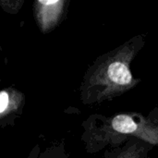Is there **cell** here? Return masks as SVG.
Returning <instances> with one entry per match:
<instances>
[{"label":"cell","instance_id":"52a82bcc","mask_svg":"<svg viewBox=\"0 0 158 158\" xmlns=\"http://www.w3.org/2000/svg\"><path fill=\"white\" fill-rule=\"evenodd\" d=\"M24 4V0H1L0 5L2 8L9 14H17Z\"/></svg>","mask_w":158,"mask_h":158},{"label":"cell","instance_id":"277c9868","mask_svg":"<svg viewBox=\"0 0 158 158\" xmlns=\"http://www.w3.org/2000/svg\"><path fill=\"white\" fill-rule=\"evenodd\" d=\"M25 104V95L16 88H5L0 93V124L2 128L14 125Z\"/></svg>","mask_w":158,"mask_h":158},{"label":"cell","instance_id":"3957f363","mask_svg":"<svg viewBox=\"0 0 158 158\" xmlns=\"http://www.w3.org/2000/svg\"><path fill=\"white\" fill-rule=\"evenodd\" d=\"M69 1L36 0L33 3V15L40 31L48 33L61 22L67 11Z\"/></svg>","mask_w":158,"mask_h":158},{"label":"cell","instance_id":"9c48e42d","mask_svg":"<svg viewBox=\"0 0 158 158\" xmlns=\"http://www.w3.org/2000/svg\"><path fill=\"white\" fill-rule=\"evenodd\" d=\"M148 118H152V119H154V120H156V121H157L158 122V108L154 109V110L150 113V115L148 116Z\"/></svg>","mask_w":158,"mask_h":158},{"label":"cell","instance_id":"6da1fadb","mask_svg":"<svg viewBox=\"0 0 158 158\" xmlns=\"http://www.w3.org/2000/svg\"><path fill=\"white\" fill-rule=\"evenodd\" d=\"M144 45V36L137 35L98 56L87 69L81 83L83 105H98L121 96L141 82L133 77L131 65Z\"/></svg>","mask_w":158,"mask_h":158},{"label":"cell","instance_id":"5b68a950","mask_svg":"<svg viewBox=\"0 0 158 158\" xmlns=\"http://www.w3.org/2000/svg\"><path fill=\"white\" fill-rule=\"evenodd\" d=\"M155 146L140 139L132 138L122 146L105 153L104 158H148V153Z\"/></svg>","mask_w":158,"mask_h":158},{"label":"cell","instance_id":"7a4b0ae2","mask_svg":"<svg viewBox=\"0 0 158 158\" xmlns=\"http://www.w3.org/2000/svg\"><path fill=\"white\" fill-rule=\"evenodd\" d=\"M82 128L81 139L91 154L108 145L122 146L132 138L158 147V122L137 112L120 113L112 118L94 114L82 123Z\"/></svg>","mask_w":158,"mask_h":158},{"label":"cell","instance_id":"8992f818","mask_svg":"<svg viewBox=\"0 0 158 158\" xmlns=\"http://www.w3.org/2000/svg\"><path fill=\"white\" fill-rule=\"evenodd\" d=\"M39 158H69L66 151L64 143L45 148L41 154Z\"/></svg>","mask_w":158,"mask_h":158},{"label":"cell","instance_id":"ba28073f","mask_svg":"<svg viewBox=\"0 0 158 158\" xmlns=\"http://www.w3.org/2000/svg\"><path fill=\"white\" fill-rule=\"evenodd\" d=\"M41 153H42V152H41L40 145H39V144H36V145L32 148V150L31 151L30 155L28 156V157L27 158H39Z\"/></svg>","mask_w":158,"mask_h":158}]
</instances>
